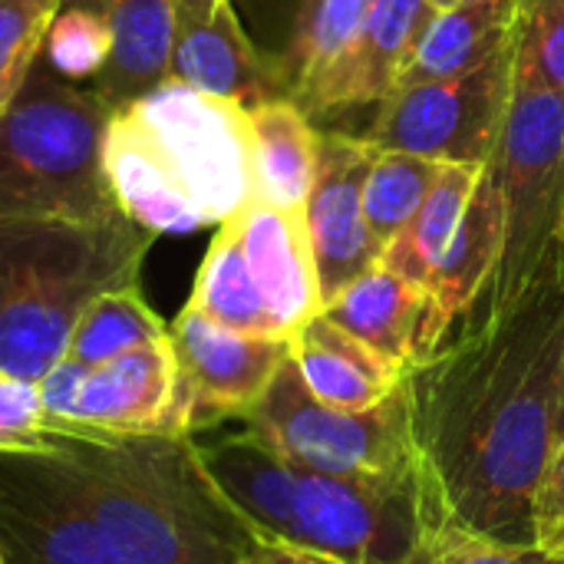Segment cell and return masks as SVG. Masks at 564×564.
Here are the masks:
<instances>
[{"instance_id":"obj_1","label":"cell","mask_w":564,"mask_h":564,"mask_svg":"<svg viewBox=\"0 0 564 564\" xmlns=\"http://www.w3.org/2000/svg\"><path fill=\"white\" fill-rule=\"evenodd\" d=\"M564 274L525 297L473 301L403 377L420 486L436 525L535 542V492L555 449Z\"/></svg>"},{"instance_id":"obj_2","label":"cell","mask_w":564,"mask_h":564,"mask_svg":"<svg viewBox=\"0 0 564 564\" xmlns=\"http://www.w3.org/2000/svg\"><path fill=\"white\" fill-rule=\"evenodd\" d=\"M102 165L119 212L152 235L221 225L258 198L248 109L175 79L112 109Z\"/></svg>"},{"instance_id":"obj_3","label":"cell","mask_w":564,"mask_h":564,"mask_svg":"<svg viewBox=\"0 0 564 564\" xmlns=\"http://www.w3.org/2000/svg\"><path fill=\"white\" fill-rule=\"evenodd\" d=\"M46 456L122 564H241L261 539L208 476L195 436L56 440Z\"/></svg>"},{"instance_id":"obj_4","label":"cell","mask_w":564,"mask_h":564,"mask_svg":"<svg viewBox=\"0 0 564 564\" xmlns=\"http://www.w3.org/2000/svg\"><path fill=\"white\" fill-rule=\"evenodd\" d=\"M235 512L261 535L344 564H410L436 519L416 479H340L291 466L248 430L198 443Z\"/></svg>"},{"instance_id":"obj_5","label":"cell","mask_w":564,"mask_h":564,"mask_svg":"<svg viewBox=\"0 0 564 564\" xmlns=\"http://www.w3.org/2000/svg\"><path fill=\"white\" fill-rule=\"evenodd\" d=\"M152 241L129 215L0 218V370L36 383L56 367L96 297L139 288Z\"/></svg>"},{"instance_id":"obj_6","label":"cell","mask_w":564,"mask_h":564,"mask_svg":"<svg viewBox=\"0 0 564 564\" xmlns=\"http://www.w3.org/2000/svg\"><path fill=\"white\" fill-rule=\"evenodd\" d=\"M112 106L59 76L43 53L0 109V218L122 215L102 165Z\"/></svg>"},{"instance_id":"obj_7","label":"cell","mask_w":564,"mask_h":564,"mask_svg":"<svg viewBox=\"0 0 564 564\" xmlns=\"http://www.w3.org/2000/svg\"><path fill=\"white\" fill-rule=\"evenodd\" d=\"M489 165L502 195V254L476 301L506 304L564 274V93L516 79Z\"/></svg>"},{"instance_id":"obj_8","label":"cell","mask_w":564,"mask_h":564,"mask_svg":"<svg viewBox=\"0 0 564 564\" xmlns=\"http://www.w3.org/2000/svg\"><path fill=\"white\" fill-rule=\"evenodd\" d=\"M245 430L297 469L340 479H416L420 463L410 400L400 387L373 410H337L317 400L288 357L268 393L245 413Z\"/></svg>"},{"instance_id":"obj_9","label":"cell","mask_w":564,"mask_h":564,"mask_svg":"<svg viewBox=\"0 0 564 564\" xmlns=\"http://www.w3.org/2000/svg\"><path fill=\"white\" fill-rule=\"evenodd\" d=\"M512 93L516 43L469 73L393 89L377 106L364 139L433 162L486 165L499 145Z\"/></svg>"},{"instance_id":"obj_10","label":"cell","mask_w":564,"mask_h":564,"mask_svg":"<svg viewBox=\"0 0 564 564\" xmlns=\"http://www.w3.org/2000/svg\"><path fill=\"white\" fill-rule=\"evenodd\" d=\"M192 436L172 340L135 347L79 377L56 440Z\"/></svg>"},{"instance_id":"obj_11","label":"cell","mask_w":564,"mask_h":564,"mask_svg":"<svg viewBox=\"0 0 564 564\" xmlns=\"http://www.w3.org/2000/svg\"><path fill=\"white\" fill-rule=\"evenodd\" d=\"M0 555L7 564H122L46 453H0Z\"/></svg>"},{"instance_id":"obj_12","label":"cell","mask_w":564,"mask_h":564,"mask_svg":"<svg viewBox=\"0 0 564 564\" xmlns=\"http://www.w3.org/2000/svg\"><path fill=\"white\" fill-rule=\"evenodd\" d=\"M169 340L188 400L192 436L228 420H245L291 357V340L221 327L188 304L169 324Z\"/></svg>"},{"instance_id":"obj_13","label":"cell","mask_w":564,"mask_h":564,"mask_svg":"<svg viewBox=\"0 0 564 564\" xmlns=\"http://www.w3.org/2000/svg\"><path fill=\"white\" fill-rule=\"evenodd\" d=\"M373 152L377 145L364 135L317 129V165L304 202V228L317 268L321 304H330L383 258V245L373 238L364 215V185Z\"/></svg>"},{"instance_id":"obj_14","label":"cell","mask_w":564,"mask_h":564,"mask_svg":"<svg viewBox=\"0 0 564 564\" xmlns=\"http://www.w3.org/2000/svg\"><path fill=\"white\" fill-rule=\"evenodd\" d=\"M175 36L169 79L254 109L284 96L278 63H268L241 30L228 0H172Z\"/></svg>"},{"instance_id":"obj_15","label":"cell","mask_w":564,"mask_h":564,"mask_svg":"<svg viewBox=\"0 0 564 564\" xmlns=\"http://www.w3.org/2000/svg\"><path fill=\"white\" fill-rule=\"evenodd\" d=\"M225 225L235 231L251 284L264 301L278 334L291 340L324 307L304 228V208L251 198Z\"/></svg>"},{"instance_id":"obj_16","label":"cell","mask_w":564,"mask_h":564,"mask_svg":"<svg viewBox=\"0 0 564 564\" xmlns=\"http://www.w3.org/2000/svg\"><path fill=\"white\" fill-rule=\"evenodd\" d=\"M499 254H502V195H499L492 165L486 162L476 182L473 202L426 291V317L420 327L413 364L426 360L440 347V340L449 334V327L469 311V304L479 297V291L492 278Z\"/></svg>"},{"instance_id":"obj_17","label":"cell","mask_w":564,"mask_h":564,"mask_svg":"<svg viewBox=\"0 0 564 564\" xmlns=\"http://www.w3.org/2000/svg\"><path fill=\"white\" fill-rule=\"evenodd\" d=\"M430 17V0H373L357 43L321 93L314 119L360 106H380L397 89V79Z\"/></svg>"},{"instance_id":"obj_18","label":"cell","mask_w":564,"mask_h":564,"mask_svg":"<svg viewBox=\"0 0 564 564\" xmlns=\"http://www.w3.org/2000/svg\"><path fill=\"white\" fill-rule=\"evenodd\" d=\"M291 360L307 390L337 410H373L387 403L406 377L403 367L390 364L324 314L311 317L291 337Z\"/></svg>"},{"instance_id":"obj_19","label":"cell","mask_w":564,"mask_h":564,"mask_svg":"<svg viewBox=\"0 0 564 564\" xmlns=\"http://www.w3.org/2000/svg\"><path fill=\"white\" fill-rule=\"evenodd\" d=\"M519 17L522 0H456L436 10L406 59L397 89L449 79L489 63L516 43Z\"/></svg>"},{"instance_id":"obj_20","label":"cell","mask_w":564,"mask_h":564,"mask_svg":"<svg viewBox=\"0 0 564 564\" xmlns=\"http://www.w3.org/2000/svg\"><path fill=\"white\" fill-rule=\"evenodd\" d=\"M93 7L112 36L109 59L93 89L112 106H126L169 79L175 13L172 0H63Z\"/></svg>"},{"instance_id":"obj_21","label":"cell","mask_w":564,"mask_h":564,"mask_svg":"<svg viewBox=\"0 0 564 564\" xmlns=\"http://www.w3.org/2000/svg\"><path fill=\"white\" fill-rule=\"evenodd\" d=\"M321 314L390 364L410 370L426 317V291L387 264H377L324 304Z\"/></svg>"},{"instance_id":"obj_22","label":"cell","mask_w":564,"mask_h":564,"mask_svg":"<svg viewBox=\"0 0 564 564\" xmlns=\"http://www.w3.org/2000/svg\"><path fill=\"white\" fill-rule=\"evenodd\" d=\"M373 0H304L288 53L278 59L284 96L311 119L330 76L357 43Z\"/></svg>"},{"instance_id":"obj_23","label":"cell","mask_w":564,"mask_h":564,"mask_svg":"<svg viewBox=\"0 0 564 564\" xmlns=\"http://www.w3.org/2000/svg\"><path fill=\"white\" fill-rule=\"evenodd\" d=\"M248 116L254 135L258 198L284 208H304L317 165L314 119L288 96H274L248 109Z\"/></svg>"},{"instance_id":"obj_24","label":"cell","mask_w":564,"mask_h":564,"mask_svg":"<svg viewBox=\"0 0 564 564\" xmlns=\"http://www.w3.org/2000/svg\"><path fill=\"white\" fill-rule=\"evenodd\" d=\"M486 165H453V162H440V172L420 205V212L410 218V225L383 248L380 264H387L390 271L403 274L406 281L420 284L423 291H430L433 274L473 202L476 182L482 175Z\"/></svg>"},{"instance_id":"obj_25","label":"cell","mask_w":564,"mask_h":564,"mask_svg":"<svg viewBox=\"0 0 564 564\" xmlns=\"http://www.w3.org/2000/svg\"><path fill=\"white\" fill-rule=\"evenodd\" d=\"M188 307H195L208 321L231 327V330H241V334L281 337L264 301L258 297V291L251 284V274L245 268L235 231L225 221L218 225V235L212 238V245L202 258Z\"/></svg>"},{"instance_id":"obj_26","label":"cell","mask_w":564,"mask_h":564,"mask_svg":"<svg viewBox=\"0 0 564 564\" xmlns=\"http://www.w3.org/2000/svg\"><path fill=\"white\" fill-rule=\"evenodd\" d=\"M169 337V324L145 304L139 288H122L96 297L69 334L66 357L83 367H99L135 347Z\"/></svg>"},{"instance_id":"obj_27","label":"cell","mask_w":564,"mask_h":564,"mask_svg":"<svg viewBox=\"0 0 564 564\" xmlns=\"http://www.w3.org/2000/svg\"><path fill=\"white\" fill-rule=\"evenodd\" d=\"M440 162L400 152V149H377L367 185H364V215L373 238L387 248L420 212Z\"/></svg>"},{"instance_id":"obj_28","label":"cell","mask_w":564,"mask_h":564,"mask_svg":"<svg viewBox=\"0 0 564 564\" xmlns=\"http://www.w3.org/2000/svg\"><path fill=\"white\" fill-rule=\"evenodd\" d=\"M112 36L106 20L83 3H63L46 30L43 40V59L66 79L83 83L96 79L109 59Z\"/></svg>"},{"instance_id":"obj_29","label":"cell","mask_w":564,"mask_h":564,"mask_svg":"<svg viewBox=\"0 0 564 564\" xmlns=\"http://www.w3.org/2000/svg\"><path fill=\"white\" fill-rule=\"evenodd\" d=\"M516 79L564 93V0H522Z\"/></svg>"},{"instance_id":"obj_30","label":"cell","mask_w":564,"mask_h":564,"mask_svg":"<svg viewBox=\"0 0 564 564\" xmlns=\"http://www.w3.org/2000/svg\"><path fill=\"white\" fill-rule=\"evenodd\" d=\"M59 7L63 0H0V102L23 86Z\"/></svg>"},{"instance_id":"obj_31","label":"cell","mask_w":564,"mask_h":564,"mask_svg":"<svg viewBox=\"0 0 564 564\" xmlns=\"http://www.w3.org/2000/svg\"><path fill=\"white\" fill-rule=\"evenodd\" d=\"M420 564H564L542 545H516L489 535H476L459 525H436L416 552Z\"/></svg>"},{"instance_id":"obj_32","label":"cell","mask_w":564,"mask_h":564,"mask_svg":"<svg viewBox=\"0 0 564 564\" xmlns=\"http://www.w3.org/2000/svg\"><path fill=\"white\" fill-rule=\"evenodd\" d=\"M53 443L40 387L0 370V453H50Z\"/></svg>"},{"instance_id":"obj_33","label":"cell","mask_w":564,"mask_h":564,"mask_svg":"<svg viewBox=\"0 0 564 564\" xmlns=\"http://www.w3.org/2000/svg\"><path fill=\"white\" fill-rule=\"evenodd\" d=\"M564 516V436L555 443L552 459L545 466V476L535 492V532L545 522H555Z\"/></svg>"},{"instance_id":"obj_34","label":"cell","mask_w":564,"mask_h":564,"mask_svg":"<svg viewBox=\"0 0 564 564\" xmlns=\"http://www.w3.org/2000/svg\"><path fill=\"white\" fill-rule=\"evenodd\" d=\"M241 564H344L330 555H321L314 549H301L294 542H281V539H258Z\"/></svg>"},{"instance_id":"obj_35","label":"cell","mask_w":564,"mask_h":564,"mask_svg":"<svg viewBox=\"0 0 564 564\" xmlns=\"http://www.w3.org/2000/svg\"><path fill=\"white\" fill-rule=\"evenodd\" d=\"M535 545H542V549H545V552H552V555H564V516L562 519H555V522L539 525V532H535Z\"/></svg>"},{"instance_id":"obj_36","label":"cell","mask_w":564,"mask_h":564,"mask_svg":"<svg viewBox=\"0 0 564 564\" xmlns=\"http://www.w3.org/2000/svg\"><path fill=\"white\" fill-rule=\"evenodd\" d=\"M564 436V380H562V410H558V430H555V443Z\"/></svg>"},{"instance_id":"obj_37","label":"cell","mask_w":564,"mask_h":564,"mask_svg":"<svg viewBox=\"0 0 564 564\" xmlns=\"http://www.w3.org/2000/svg\"><path fill=\"white\" fill-rule=\"evenodd\" d=\"M449 3H456V0H430L433 13H436V10H443V7H449Z\"/></svg>"},{"instance_id":"obj_38","label":"cell","mask_w":564,"mask_h":564,"mask_svg":"<svg viewBox=\"0 0 564 564\" xmlns=\"http://www.w3.org/2000/svg\"><path fill=\"white\" fill-rule=\"evenodd\" d=\"M7 102H10V99H7ZM7 102H0V109H3V106H7Z\"/></svg>"},{"instance_id":"obj_39","label":"cell","mask_w":564,"mask_h":564,"mask_svg":"<svg viewBox=\"0 0 564 564\" xmlns=\"http://www.w3.org/2000/svg\"><path fill=\"white\" fill-rule=\"evenodd\" d=\"M410 564H420V562H416V555H413V562H410Z\"/></svg>"},{"instance_id":"obj_40","label":"cell","mask_w":564,"mask_h":564,"mask_svg":"<svg viewBox=\"0 0 564 564\" xmlns=\"http://www.w3.org/2000/svg\"><path fill=\"white\" fill-rule=\"evenodd\" d=\"M0 564H7V562H3V555H0Z\"/></svg>"}]
</instances>
